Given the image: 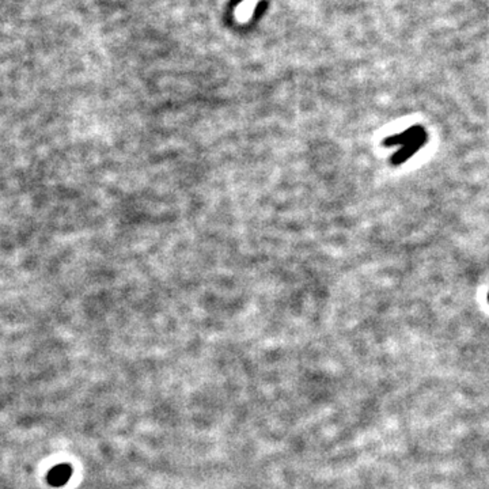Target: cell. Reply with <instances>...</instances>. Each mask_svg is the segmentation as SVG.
<instances>
[{"label": "cell", "instance_id": "3957f363", "mask_svg": "<svg viewBox=\"0 0 489 489\" xmlns=\"http://www.w3.org/2000/svg\"><path fill=\"white\" fill-rule=\"evenodd\" d=\"M71 473H72V469L70 465H57L49 470L46 476V481L52 487H62L69 483Z\"/></svg>", "mask_w": 489, "mask_h": 489}, {"label": "cell", "instance_id": "7a4b0ae2", "mask_svg": "<svg viewBox=\"0 0 489 489\" xmlns=\"http://www.w3.org/2000/svg\"><path fill=\"white\" fill-rule=\"evenodd\" d=\"M425 143H427V138L415 140V141H412V143H408V144L402 145V147L391 157V159H390L391 163L395 165V166L404 163V162L408 161L411 157H414Z\"/></svg>", "mask_w": 489, "mask_h": 489}, {"label": "cell", "instance_id": "277c9868", "mask_svg": "<svg viewBox=\"0 0 489 489\" xmlns=\"http://www.w3.org/2000/svg\"><path fill=\"white\" fill-rule=\"evenodd\" d=\"M488 301H489V295H488Z\"/></svg>", "mask_w": 489, "mask_h": 489}, {"label": "cell", "instance_id": "6da1fadb", "mask_svg": "<svg viewBox=\"0 0 489 489\" xmlns=\"http://www.w3.org/2000/svg\"><path fill=\"white\" fill-rule=\"evenodd\" d=\"M427 138L425 130L421 127H412L402 134H397L394 136H389L384 139L386 147H393V145H405L408 143H412L415 140L424 139Z\"/></svg>", "mask_w": 489, "mask_h": 489}]
</instances>
